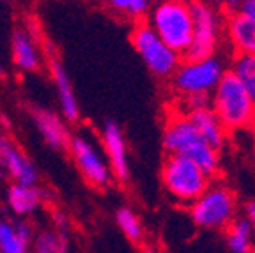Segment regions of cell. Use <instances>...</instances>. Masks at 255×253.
<instances>
[{
  "label": "cell",
  "mask_w": 255,
  "mask_h": 253,
  "mask_svg": "<svg viewBox=\"0 0 255 253\" xmlns=\"http://www.w3.org/2000/svg\"><path fill=\"white\" fill-rule=\"evenodd\" d=\"M2 138H4V136H0V142H2Z\"/></svg>",
  "instance_id": "4dcf8cb0"
},
{
  "label": "cell",
  "mask_w": 255,
  "mask_h": 253,
  "mask_svg": "<svg viewBox=\"0 0 255 253\" xmlns=\"http://www.w3.org/2000/svg\"><path fill=\"white\" fill-rule=\"evenodd\" d=\"M101 142H103V152L110 165L112 175L119 181H126L129 177V163H128L126 140H124L119 124L114 121L105 123L103 131H101Z\"/></svg>",
  "instance_id": "30bf717a"
},
{
  "label": "cell",
  "mask_w": 255,
  "mask_h": 253,
  "mask_svg": "<svg viewBox=\"0 0 255 253\" xmlns=\"http://www.w3.org/2000/svg\"><path fill=\"white\" fill-rule=\"evenodd\" d=\"M225 30L236 53H255V21L241 12H234L229 14Z\"/></svg>",
  "instance_id": "2e32d148"
},
{
  "label": "cell",
  "mask_w": 255,
  "mask_h": 253,
  "mask_svg": "<svg viewBox=\"0 0 255 253\" xmlns=\"http://www.w3.org/2000/svg\"><path fill=\"white\" fill-rule=\"evenodd\" d=\"M225 245L232 253H250L255 250V230L247 216L234 218L225 227Z\"/></svg>",
  "instance_id": "ac0fdd59"
},
{
  "label": "cell",
  "mask_w": 255,
  "mask_h": 253,
  "mask_svg": "<svg viewBox=\"0 0 255 253\" xmlns=\"http://www.w3.org/2000/svg\"><path fill=\"white\" fill-rule=\"evenodd\" d=\"M186 99V114L191 110H199V108H209L211 107V92H197V94L183 96Z\"/></svg>",
  "instance_id": "cb8c5ba5"
},
{
  "label": "cell",
  "mask_w": 255,
  "mask_h": 253,
  "mask_svg": "<svg viewBox=\"0 0 255 253\" xmlns=\"http://www.w3.org/2000/svg\"><path fill=\"white\" fill-rule=\"evenodd\" d=\"M188 117L191 123L195 124L199 133L202 134V138L206 140L215 150H222L227 140V129L218 119V115L213 112V108H199V110L188 112Z\"/></svg>",
  "instance_id": "5bb4252c"
},
{
  "label": "cell",
  "mask_w": 255,
  "mask_h": 253,
  "mask_svg": "<svg viewBox=\"0 0 255 253\" xmlns=\"http://www.w3.org/2000/svg\"><path fill=\"white\" fill-rule=\"evenodd\" d=\"M238 214V198L231 188L209 184L195 202L190 204V216L199 229L225 230Z\"/></svg>",
  "instance_id": "5b68a950"
},
{
  "label": "cell",
  "mask_w": 255,
  "mask_h": 253,
  "mask_svg": "<svg viewBox=\"0 0 255 253\" xmlns=\"http://www.w3.org/2000/svg\"><path fill=\"white\" fill-rule=\"evenodd\" d=\"M41 204V193L37 186H25L14 182L7 190V206L12 214L23 218L37 211Z\"/></svg>",
  "instance_id": "d6986e66"
},
{
  "label": "cell",
  "mask_w": 255,
  "mask_h": 253,
  "mask_svg": "<svg viewBox=\"0 0 255 253\" xmlns=\"http://www.w3.org/2000/svg\"><path fill=\"white\" fill-rule=\"evenodd\" d=\"M32 117H34L37 131L48 145L57 150L68 149L71 134H69L66 119L62 115L53 114L52 110H46V108H37V110H34Z\"/></svg>",
  "instance_id": "7c38bea8"
},
{
  "label": "cell",
  "mask_w": 255,
  "mask_h": 253,
  "mask_svg": "<svg viewBox=\"0 0 255 253\" xmlns=\"http://www.w3.org/2000/svg\"><path fill=\"white\" fill-rule=\"evenodd\" d=\"M52 76L53 83H55L57 98H59L60 103V114L68 123H76L80 117L78 101H76V96L75 91H73L71 82H69L68 73H66V69H64V66L59 60L52 62Z\"/></svg>",
  "instance_id": "9a60e30c"
},
{
  "label": "cell",
  "mask_w": 255,
  "mask_h": 253,
  "mask_svg": "<svg viewBox=\"0 0 255 253\" xmlns=\"http://www.w3.org/2000/svg\"><path fill=\"white\" fill-rule=\"evenodd\" d=\"M12 62L23 71H36L41 64V55L36 41L23 28H16L11 39Z\"/></svg>",
  "instance_id": "e0dca14e"
},
{
  "label": "cell",
  "mask_w": 255,
  "mask_h": 253,
  "mask_svg": "<svg viewBox=\"0 0 255 253\" xmlns=\"http://www.w3.org/2000/svg\"><path fill=\"white\" fill-rule=\"evenodd\" d=\"M39 253H57V252H66L68 245H66V238L64 232H53V230H41L37 236L32 239V246Z\"/></svg>",
  "instance_id": "603a6c76"
},
{
  "label": "cell",
  "mask_w": 255,
  "mask_h": 253,
  "mask_svg": "<svg viewBox=\"0 0 255 253\" xmlns=\"http://www.w3.org/2000/svg\"><path fill=\"white\" fill-rule=\"evenodd\" d=\"M241 4H243V0H222V5H220V7L225 9L227 14H234V12L239 11Z\"/></svg>",
  "instance_id": "484cf974"
},
{
  "label": "cell",
  "mask_w": 255,
  "mask_h": 253,
  "mask_svg": "<svg viewBox=\"0 0 255 253\" xmlns=\"http://www.w3.org/2000/svg\"><path fill=\"white\" fill-rule=\"evenodd\" d=\"M243 16L250 18L252 21H255V0H243V4L239 7V11Z\"/></svg>",
  "instance_id": "d4e9b609"
},
{
  "label": "cell",
  "mask_w": 255,
  "mask_h": 253,
  "mask_svg": "<svg viewBox=\"0 0 255 253\" xmlns=\"http://www.w3.org/2000/svg\"><path fill=\"white\" fill-rule=\"evenodd\" d=\"M225 71V60L213 53L204 59H186L184 62H179L170 78L175 91L181 96H188L211 92Z\"/></svg>",
  "instance_id": "8992f818"
},
{
  "label": "cell",
  "mask_w": 255,
  "mask_h": 253,
  "mask_svg": "<svg viewBox=\"0 0 255 253\" xmlns=\"http://www.w3.org/2000/svg\"><path fill=\"white\" fill-rule=\"evenodd\" d=\"M161 181L165 190L179 204L190 206L211 184V175L183 154H168L161 168Z\"/></svg>",
  "instance_id": "277c9868"
},
{
  "label": "cell",
  "mask_w": 255,
  "mask_h": 253,
  "mask_svg": "<svg viewBox=\"0 0 255 253\" xmlns=\"http://www.w3.org/2000/svg\"><path fill=\"white\" fill-rule=\"evenodd\" d=\"M204 2L213 5V7H218V9H220V5H222V0H204Z\"/></svg>",
  "instance_id": "83f0119b"
},
{
  "label": "cell",
  "mask_w": 255,
  "mask_h": 253,
  "mask_svg": "<svg viewBox=\"0 0 255 253\" xmlns=\"http://www.w3.org/2000/svg\"><path fill=\"white\" fill-rule=\"evenodd\" d=\"M175 2H183V4H193L195 0H175Z\"/></svg>",
  "instance_id": "f1b7e54d"
},
{
  "label": "cell",
  "mask_w": 255,
  "mask_h": 253,
  "mask_svg": "<svg viewBox=\"0 0 255 253\" xmlns=\"http://www.w3.org/2000/svg\"><path fill=\"white\" fill-rule=\"evenodd\" d=\"M4 76V67H2V62H0V78Z\"/></svg>",
  "instance_id": "f546056e"
},
{
  "label": "cell",
  "mask_w": 255,
  "mask_h": 253,
  "mask_svg": "<svg viewBox=\"0 0 255 253\" xmlns=\"http://www.w3.org/2000/svg\"><path fill=\"white\" fill-rule=\"evenodd\" d=\"M131 44L147 69L158 78H170L181 62V55L175 53L161 37L151 28L147 21L138 23L131 32Z\"/></svg>",
  "instance_id": "52a82bcc"
},
{
  "label": "cell",
  "mask_w": 255,
  "mask_h": 253,
  "mask_svg": "<svg viewBox=\"0 0 255 253\" xmlns=\"http://www.w3.org/2000/svg\"><path fill=\"white\" fill-rule=\"evenodd\" d=\"M245 216H247V220L252 223V227L255 230V200H250L245 206Z\"/></svg>",
  "instance_id": "4316f807"
},
{
  "label": "cell",
  "mask_w": 255,
  "mask_h": 253,
  "mask_svg": "<svg viewBox=\"0 0 255 253\" xmlns=\"http://www.w3.org/2000/svg\"><path fill=\"white\" fill-rule=\"evenodd\" d=\"M101 2L114 14L123 16L128 20H140L143 16H147L149 9L156 0H101Z\"/></svg>",
  "instance_id": "ffe728a7"
},
{
  "label": "cell",
  "mask_w": 255,
  "mask_h": 253,
  "mask_svg": "<svg viewBox=\"0 0 255 253\" xmlns=\"http://www.w3.org/2000/svg\"><path fill=\"white\" fill-rule=\"evenodd\" d=\"M68 149L84 179L96 188H105L112 181V170L103 150L89 134H75L69 138Z\"/></svg>",
  "instance_id": "9c48e42d"
},
{
  "label": "cell",
  "mask_w": 255,
  "mask_h": 253,
  "mask_svg": "<svg viewBox=\"0 0 255 253\" xmlns=\"http://www.w3.org/2000/svg\"><path fill=\"white\" fill-rule=\"evenodd\" d=\"M231 71L241 80L247 91L255 99V53H236Z\"/></svg>",
  "instance_id": "44dd1931"
},
{
  "label": "cell",
  "mask_w": 255,
  "mask_h": 253,
  "mask_svg": "<svg viewBox=\"0 0 255 253\" xmlns=\"http://www.w3.org/2000/svg\"><path fill=\"white\" fill-rule=\"evenodd\" d=\"M163 147L168 154H183L193 159L207 175H216L220 168L218 150L213 149L197 126L191 123L188 114L174 115L165 126Z\"/></svg>",
  "instance_id": "6da1fadb"
},
{
  "label": "cell",
  "mask_w": 255,
  "mask_h": 253,
  "mask_svg": "<svg viewBox=\"0 0 255 253\" xmlns=\"http://www.w3.org/2000/svg\"><path fill=\"white\" fill-rule=\"evenodd\" d=\"M193 14V36L184 59H204L220 48L223 32V18L218 7L206 4L204 0H195L191 4Z\"/></svg>",
  "instance_id": "ba28073f"
},
{
  "label": "cell",
  "mask_w": 255,
  "mask_h": 253,
  "mask_svg": "<svg viewBox=\"0 0 255 253\" xmlns=\"http://www.w3.org/2000/svg\"><path fill=\"white\" fill-rule=\"evenodd\" d=\"M116 222L119 225L121 232L126 236V239H129L131 243H140L143 238V229L140 223L138 216L133 213L129 207H121L116 214Z\"/></svg>",
  "instance_id": "7402d4cb"
},
{
  "label": "cell",
  "mask_w": 255,
  "mask_h": 253,
  "mask_svg": "<svg viewBox=\"0 0 255 253\" xmlns=\"http://www.w3.org/2000/svg\"><path fill=\"white\" fill-rule=\"evenodd\" d=\"M0 165L4 166L7 175L14 182L25 186H37L39 175H37L36 165L5 138H2L0 142Z\"/></svg>",
  "instance_id": "8fae6325"
},
{
  "label": "cell",
  "mask_w": 255,
  "mask_h": 253,
  "mask_svg": "<svg viewBox=\"0 0 255 253\" xmlns=\"http://www.w3.org/2000/svg\"><path fill=\"white\" fill-rule=\"evenodd\" d=\"M147 23L175 53H186L193 36L191 4L175 0H156L147 12Z\"/></svg>",
  "instance_id": "3957f363"
},
{
  "label": "cell",
  "mask_w": 255,
  "mask_h": 253,
  "mask_svg": "<svg viewBox=\"0 0 255 253\" xmlns=\"http://www.w3.org/2000/svg\"><path fill=\"white\" fill-rule=\"evenodd\" d=\"M34 232L23 220L0 218V253H25L30 250Z\"/></svg>",
  "instance_id": "4fadbf2b"
},
{
  "label": "cell",
  "mask_w": 255,
  "mask_h": 253,
  "mask_svg": "<svg viewBox=\"0 0 255 253\" xmlns=\"http://www.w3.org/2000/svg\"><path fill=\"white\" fill-rule=\"evenodd\" d=\"M211 108L225 129H245L255 124V99L232 71H225L211 91Z\"/></svg>",
  "instance_id": "7a4b0ae2"
}]
</instances>
